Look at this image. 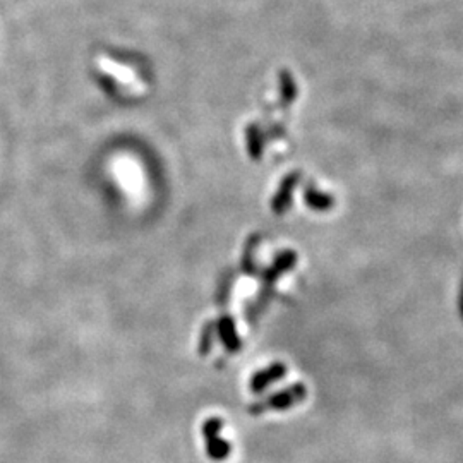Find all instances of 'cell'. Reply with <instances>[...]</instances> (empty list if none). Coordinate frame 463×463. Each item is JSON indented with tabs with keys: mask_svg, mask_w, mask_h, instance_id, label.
Returning <instances> with one entry per match:
<instances>
[{
	"mask_svg": "<svg viewBox=\"0 0 463 463\" xmlns=\"http://www.w3.org/2000/svg\"><path fill=\"white\" fill-rule=\"evenodd\" d=\"M223 427V422L218 417L208 419L203 424V438L206 443V453L213 460H225L230 455V443L220 438V431Z\"/></svg>",
	"mask_w": 463,
	"mask_h": 463,
	"instance_id": "2",
	"label": "cell"
},
{
	"mask_svg": "<svg viewBox=\"0 0 463 463\" xmlns=\"http://www.w3.org/2000/svg\"><path fill=\"white\" fill-rule=\"evenodd\" d=\"M308 395V388L304 386L302 383L292 384V386L285 388V390L278 391V393L270 395L264 400L254 403V405L249 407V413L252 416H259V413L268 412V410H275V412H280V410H289L292 409L294 405L301 403Z\"/></svg>",
	"mask_w": 463,
	"mask_h": 463,
	"instance_id": "1",
	"label": "cell"
},
{
	"mask_svg": "<svg viewBox=\"0 0 463 463\" xmlns=\"http://www.w3.org/2000/svg\"><path fill=\"white\" fill-rule=\"evenodd\" d=\"M220 337H222V342L225 343L227 349L232 350V352L241 349V340H238L234 323H232V319H229V317L220 321Z\"/></svg>",
	"mask_w": 463,
	"mask_h": 463,
	"instance_id": "4",
	"label": "cell"
},
{
	"mask_svg": "<svg viewBox=\"0 0 463 463\" xmlns=\"http://www.w3.org/2000/svg\"><path fill=\"white\" fill-rule=\"evenodd\" d=\"M287 374V365L282 362H275V364L268 365V367L261 369L251 378V390L254 393H261V391L266 390L270 384L276 383L282 378H285Z\"/></svg>",
	"mask_w": 463,
	"mask_h": 463,
	"instance_id": "3",
	"label": "cell"
},
{
	"mask_svg": "<svg viewBox=\"0 0 463 463\" xmlns=\"http://www.w3.org/2000/svg\"><path fill=\"white\" fill-rule=\"evenodd\" d=\"M211 337H213V324H208V328L204 330V333H203V342H201V345H199L201 356H206L208 350L211 349Z\"/></svg>",
	"mask_w": 463,
	"mask_h": 463,
	"instance_id": "5",
	"label": "cell"
}]
</instances>
